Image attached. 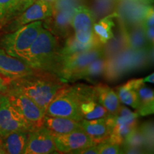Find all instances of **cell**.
<instances>
[{
  "label": "cell",
  "mask_w": 154,
  "mask_h": 154,
  "mask_svg": "<svg viewBox=\"0 0 154 154\" xmlns=\"http://www.w3.org/2000/svg\"><path fill=\"white\" fill-rule=\"evenodd\" d=\"M65 81L53 73L35 71L28 76L10 81L7 91L22 94L46 109Z\"/></svg>",
  "instance_id": "obj_1"
},
{
  "label": "cell",
  "mask_w": 154,
  "mask_h": 154,
  "mask_svg": "<svg viewBox=\"0 0 154 154\" xmlns=\"http://www.w3.org/2000/svg\"><path fill=\"white\" fill-rule=\"evenodd\" d=\"M61 47L58 37L43 27L32 45L19 59L34 70L54 74L59 61Z\"/></svg>",
  "instance_id": "obj_2"
},
{
  "label": "cell",
  "mask_w": 154,
  "mask_h": 154,
  "mask_svg": "<svg viewBox=\"0 0 154 154\" xmlns=\"http://www.w3.org/2000/svg\"><path fill=\"white\" fill-rule=\"evenodd\" d=\"M153 49L134 51L124 48L111 57L106 58V66L104 76L109 81H116L128 72L144 66L153 53Z\"/></svg>",
  "instance_id": "obj_3"
},
{
  "label": "cell",
  "mask_w": 154,
  "mask_h": 154,
  "mask_svg": "<svg viewBox=\"0 0 154 154\" xmlns=\"http://www.w3.org/2000/svg\"><path fill=\"white\" fill-rule=\"evenodd\" d=\"M81 0H57L53 4L51 16L45 19L43 27L57 36L66 38L72 34V19Z\"/></svg>",
  "instance_id": "obj_4"
},
{
  "label": "cell",
  "mask_w": 154,
  "mask_h": 154,
  "mask_svg": "<svg viewBox=\"0 0 154 154\" xmlns=\"http://www.w3.org/2000/svg\"><path fill=\"white\" fill-rule=\"evenodd\" d=\"M42 28V21L31 22L4 35L0 39V46L9 55L19 58L32 45Z\"/></svg>",
  "instance_id": "obj_5"
},
{
  "label": "cell",
  "mask_w": 154,
  "mask_h": 154,
  "mask_svg": "<svg viewBox=\"0 0 154 154\" xmlns=\"http://www.w3.org/2000/svg\"><path fill=\"white\" fill-rule=\"evenodd\" d=\"M46 115L61 116L79 121L82 120L79 101L75 86L65 84L49 103Z\"/></svg>",
  "instance_id": "obj_6"
},
{
  "label": "cell",
  "mask_w": 154,
  "mask_h": 154,
  "mask_svg": "<svg viewBox=\"0 0 154 154\" xmlns=\"http://www.w3.org/2000/svg\"><path fill=\"white\" fill-rule=\"evenodd\" d=\"M140 116L131 111L124 106L114 113H109L106 120L109 128V136L107 141L121 146L125 138L138 126V119Z\"/></svg>",
  "instance_id": "obj_7"
},
{
  "label": "cell",
  "mask_w": 154,
  "mask_h": 154,
  "mask_svg": "<svg viewBox=\"0 0 154 154\" xmlns=\"http://www.w3.org/2000/svg\"><path fill=\"white\" fill-rule=\"evenodd\" d=\"M103 56H104V49L103 46L101 45L68 56L60 59L54 74L64 81H69L74 75L79 72L88 63Z\"/></svg>",
  "instance_id": "obj_8"
},
{
  "label": "cell",
  "mask_w": 154,
  "mask_h": 154,
  "mask_svg": "<svg viewBox=\"0 0 154 154\" xmlns=\"http://www.w3.org/2000/svg\"><path fill=\"white\" fill-rule=\"evenodd\" d=\"M29 125L11 103L5 93H0V138L16 131H31Z\"/></svg>",
  "instance_id": "obj_9"
},
{
  "label": "cell",
  "mask_w": 154,
  "mask_h": 154,
  "mask_svg": "<svg viewBox=\"0 0 154 154\" xmlns=\"http://www.w3.org/2000/svg\"><path fill=\"white\" fill-rule=\"evenodd\" d=\"M94 11L85 5L77 6L72 17V26L75 38L79 43L84 45H98L94 40Z\"/></svg>",
  "instance_id": "obj_10"
},
{
  "label": "cell",
  "mask_w": 154,
  "mask_h": 154,
  "mask_svg": "<svg viewBox=\"0 0 154 154\" xmlns=\"http://www.w3.org/2000/svg\"><path fill=\"white\" fill-rule=\"evenodd\" d=\"M5 93L8 96L13 106L28 123L31 129H35L43 126L46 111L38 106L35 102L18 92L7 91Z\"/></svg>",
  "instance_id": "obj_11"
},
{
  "label": "cell",
  "mask_w": 154,
  "mask_h": 154,
  "mask_svg": "<svg viewBox=\"0 0 154 154\" xmlns=\"http://www.w3.org/2000/svg\"><path fill=\"white\" fill-rule=\"evenodd\" d=\"M79 101L81 114L83 119H95L106 117L109 114L106 109L98 101L94 86L86 84H75Z\"/></svg>",
  "instance_id": "obj_12"
},
{
  "label": "cell",
  "mask_w": 154,
  "mask_h": 154,
  "mask_svg": "<svg viewBox=\"0 0 154 154\" xmlns=\"http://www.w3.org/2000/svg\"><path fill=\"white\" fill-rule=\"evenodd\" d=\"M53 11V4L44 0H36L21 14L9 22L7 28L9 32H14L24 25L36 21L45 20L51 16Z\"/></svg>",
  "instance_id": "obj_13"
},
{
  "label": "cell",
  "mask_w": 154,
  "mask_h": 154,
  "mask_svg": "<svg viewBox=\"0 0 154 154\" xmlns=\"http://www.w3.org/2000/svg\"><path fill=\"white\" fill-rule=\"evenodd\" d=\"M54 136L43 126L29 131L24 154L57 153Z\"/></svg>",
  "instance_id": "obj_14"
},
{
  "label": "cell",
  "mask_w": 154,
  "mask_h": 154,
  "mask_svg": "<svg viewBox=\"0 0 154 154\" xmlns=\"http://www.w3.org/2000/svg\"><path fill=\"white\" fill-rule=\"evenodd\" d=\"M35 71L22 59L0 49V74L9 82L33 74Z\"/></svg>",
  "instance_id": "obj_15"
},
{
  "label": "cell",
  "mask_w": 154,
  "mask_h": 154,
  "mask_svg": "<svg viewBox=\"0 0 154 154\" xmlns=\"http://www.w3.org/2000/svg\"><path fill=\"white\" fill-rule=\"evenodd\" d=\"M54 140L57 151L61 153H72L79 149L96 144L82 129L56 136Z\"/></svg>",
  "instance_id": "obj_16"
},
{
  "label": "cell",
  "mask_w": 154,
  "mask_h": 154,
  "mask_svg": "<svg viewBox=\"0 0 154 154\" xmlns=\"http://www.w3.org/2000/svg\"><path fill=\"white\" fill-rule=\"evenodd\" d=\"M118 17L122 25H131L142 22L148 7L150 5L132 1L118 0Z\"/></svg>",
  "instance_id": "obj_17"
},
{
  "label": "cell",
  "mask_w": 154,
  "mask_h": 154,
  "mask_svg": "<svg viewBox=\"0 0 154 154\" xmlns=\"http://www.w3.org/2000/svg\"><path fill=\"white\" fill-rule=\"evenodd\" d=\"M121 29L127 48L134 51L151 49L148 47L142 22L131 25L121 24Z\"/></svg>",
  "instance_id": "obj_18"
},
{
  "label": "cell",
  "mask_w": 154,
  "mask_h": 154,
  "mask_svg": "<svg viewBox=\"0 0 154 154\" xmlns=\"http://www.w3.org/2000/svg\"><path fill=\"white\" fill-rule=\"evenodd\" d=\"M43 126L54 137L82 129L79 121L65 117L49 115H46L44 117Z\"/></svg>",
  "instance_id": "obj_19"
},
{
  "label": "cell",
  "mask_w": 154,
  "mask_h": 154,
  "mask_svg": "<svg viewBox=\"0 0 154 154\" xmlns=\"http://www.w3.org/2000/svg\"><path fill=\"white\" fill-rule=\"evenodd\" d=\"M81 128L90 136L96 143L104 141L109 136V128L106 117L95 119H82L79 121Z\"/></svg>",
  "instance_id": "obj_20"
},
{
  "label": "cell",
  "mask_w": 154,
  "mask_h": 154,
  "mask_svg": "<svg viewBox=\"0 0 154 154\" xmlns=\"http://www.w3.org/2000/svg\"><path fill=\"white\" fill-rule=\"evenodd\" d=\"M118 17L116 12L108 15L94 23L93 27L94 40L98 45L103 46L113 36V28L115 26L114 19Z\"/></svg>",
  "instance_id": "obj_21"
},
{
  "label": "cell",
  "mask_w": 154,
  "mask_h": 154,
  "mask_svg": "<svg viewBox=\"0 0 154 154\" xmlns=\"http://www.w3.org/2000/svg\"><path fill=\"white\" fill-rule=\"evenodd\" d=\"M28 133L27 131H16L1 138L5 154H24Z\"/></svg>",
  "instance_id": "obj_22"
},
{
  "label": "cell",
  "mask_w": 154,
  "mask_h": 154,
  "mask_svg": "<svg viewBox=\"0 0 154 154\" xmlns=\"http://www.w3.org/2000/svg\"><path fill=\"white\" fill-rule=\"evenodd\" d=\"M106 61L107 59L105 56L97 58L82 69L79 72L74 75L69 82L84 79L87 82L94 83L100 78V76L104 75Z\"/></svg>",
  "instance_id": "obj_23"
},
{
  "label": "cell",
  "mask_w": 154,
  "mask_h": 154,
  "mask_svg": "<svg viewBox=\"0 0 154 154\" xmlns=\"http://www.w3.org/2000/svg\"><path fill=\"white\" fill-rule=\"evenodd\" d=\"M98 101L109 113H114L121 107V102L116 92L105 84L99 83L94 86Z\"/></svg>",
  "instance_id": "obj_24"
},
{
  "label": "cell",
  "mask_w": 154,
  "mask_h": 154,
  "mask_svg": "<svg viewBox=\"0 0 154 154\" xmlns=\"http://www.w3.org/2000/svg\"><path fill=\"white\" fill-rule=\"evenodd\" d=\"M142 82H144L143 79H135L116 87V92L121 103L137 109L138 107L137 88Z\"/></svg>",
  "instance_id": "obj_25"
},
{
  "label": "cell",
  "mask_w": 154,
  "mask_h": 154,
  "mask_svg": "<svg viewBox=\"0 0 154 154\" xmlns=\"http://www.w3.org/2000/svg\"><path fill=\"white\" fill-rule=\"evenodd\" d=\"M138 107L136 112L141 116L153 114L154 111L153 90L142 82L137 88Z\"/></svg>",
  "instance_id": "obj_26"
},
{
  "label": "cell",
  "mask_w": 154,
  "mask_h": 154,
  "mask_svg": "<svg viewBox=\"0 0 154 154\" xmlns=\"http://www.w3.org/2000/svg\"><path fill=\"white\" fill-rule=\"evenodd\" d=\"M95 46L98 45H84V44L79 43L75 38L74 34H72L70 36L66 38L64 44L62 47H61L60 52H59V61L63 58L74 54L86 51V50L95 47Z\"/></svg>",
  "instance_id": "obj_27"
},
{
  "label": "cell",
  "mask_w": 154,
  "mask_h": 154,
  "mask_svg": "<svg viewBox=\"0 0 154 154\" xmlns=\"http://www.w3.org/2000/svg\"><path fill=\"white\" fill-rule=\"evenodd\" d=\"M144 33L149 49H153L154 42V11L153 7L150 5L148 7L142 20Z\"/></svg>",
  "instance_id": "obj_28"
},
{
  "label": "cell",
  "mask_w": 154,
  "mask_h": 154,
  "mask_svg": "<svg viewBox=\"0 0 154 154\" xmlns=\"http://www.w3.org/2000/svg\"><path fill=\"white\" fill-rule=\"evenodd\" d=\"M34 2V0H13L12 4L7 12L5 21H4L2 26L6 25L7 23L11 22L12 19L22 14L23 11L27 9Z\"/></svg>",
  "instance_id": "obj_29"
},
{
  "label": "cell",
  "mask_w": 154,
  "mask_h": 154,
  "mask_svg": "<svg viewBox=\"0 0 154 154\" xmlns=\"http://www.w3.org/2000/svg\"><path fill=\"white\" fill-rule=\"evenodd\" d=\"M121 147H135L143 149L146 153V143L143 136L138 126L132 130L125 138Z\"/></svg>",
  "instance_id": "obj_30"
},
{
  "label": "cell",
  "mask_w": 154,
  "mask_h": 154,
  "mask_svg": "<svg viewBox=\"0 0 154 154\" xmlns=\"http://www.w3.org/2000/svg\"><path fill=\"white\" fill-rule=\"evenodd\" d=\"M139 128L143 134L146 143V151L151 153L153 149V124L152 121L144 122Z\"/></svg>",
  "instance_id": "obj_31"
},
{
  "label": "cell",
  "mask_w": 154,
  "mask_h": 154,
  "mask_svg": "<svg viewBox=\"0 0 154 154\" xmlns=\"http://www.w3.org/2000/svg\"><path fill=\"white\" fill-rule=\"evenodd\" d=\"M99 154H119L123 153L121 146L104 140L97 143Z\"/></svg>",
  "instance_id": "obj_32"
},
{
  "label": "cell",
  "mask_w": 154,
  "mask_h": 154,
  "mask_svg": "<svg viewBox=\"0 0 154 154\" xmlns=\"http://www.w3.org/2000/svg\"><path fill=\"white\" fill-rule=\"evenodd\" d=\"M13 0H0V28L2 26L4 21Z\"/></svg>",
  "instance_id": "obj_33"
},
{
  "label": "cell",
  "mask_w": 154,
  "mask_h": 154,
  "mask_svg": "<svg viewBox=\"0 0 154 154\" xmlns=\"http://www.w3.org/2000/svg\"><path fill=\"white\" fill-rule=\"evenodd\" d=\"M72 153L75 154H99V150H98L97 143L94 145L87 146V147L81 149L73 152Z\"/></svg>",
  "instance_id": "obj_34"
},
{
  "label": "cell",
  "mask_w": 154,
  "mask_h": 154,
  "mask_svg": "<svg viewBox=\"0 0 154 154\" xmlns=\"http://www.w3.org/2000/svg\"><path fill=\"white\" fill-rule=\"evenodd\" d=\"M9 81L0 74V93H5L8 88Z\"/></svg>",
  "instance_id": "obj_35"
},
{
  "label": "cell",
  "mask_w": 154,
  "mask_h": 154,
  "mask_svg": "<svg viewBox=\"0 0 154 154\" xmlns=\"http://www.w3.org/2000/svg\"><path fill=\"white\" fill-rule=\"evenodd\" d=\"M143 79V82H149V83H151V84H153L154 83V74L153 73H152L151 74L149 75L148 76H146V78Z\"/></svg>",
  "instance_id": "obj_36"
},
{
  "label": "cell",
  "mask_w": 154,
  "mask_h": 154,
  "mask_svg": "<svg viewBox=\"0 0 154 154\" xmlns=\"http://www.w3.org/2000/svg\"><path fill=\"white\" fill-rule=\"evenodd\" d=\"M132 1L137 2L144 4V5H151V3L153 2V0H132Z\"/></svg>",
  "instance_id": "obj_37"
},
{
  "label": "cell",
  "mask_w": 154,
  "mask_h": 154,
  "mask_svg": "<svg viewBox=\"0 0 154 154\" xmlns=\"http://www.w3.org/2000/svg\"><path fill=\"white\" fill-rule=\"evenodd\" d=\"M0 154H5L2 148V138H0Z\"/></svg>",
  "instance_id": "obj_38"
},
{
  "label": "cell",
  "mask_w": 154,
  "mask_h": 154,
  "mask_svg": "<svg viewBox=\"0 0 154 154\" xmlns=\"http://www.w3.org/2000/svg\"><path fill=\"white\" fill-rule=\"evenodd\" d=\"M34 1L35 2V1H36V0H34ZM44 1H47V2H51V3L54 4V2H56L57 0H44Z\"/></svg>",
  "instance_id": "obj_39"
}]
</instances>
